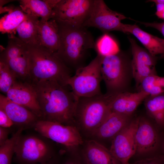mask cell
I'll list each match as a JSON object with an SVG mask.
<instances>
[{"mask_svg": "<svg viewBox=\"0 0 164 164\" xmlns=\"http://www.w3.org/2000/svg\"><path fill=\"white\" fill-rule=\"evenodd\" d=\"M42 114L41 119L74 125L78 98L67 86L54 80L31 83Z\"/></svg>", "mask_w": 164, "mask_h": 164, "instance_id": "6da1fadb", "label": "cell"}, {"mask_svg": "<svg viewBox=\"0 0 164 164\" xmlns=\"http://www.w3.org/2000/svg\"><path fill=\"white\" fill-rule=\"evenodd\" d=\"M57 22L60 44L54 53L67 67L76 71L85 66L89 50L95 49L93 37L86 27H74Z\"/></svg>", "mask_w": 164, "mask_h": 164, "instance_id": "7a4b0ae2", "label": "cell"}, {"mask_svg": "<svg viewBox=\"0 0 164 164\" xmlns=\"http://www.w3.org/2000/svg\"><path fill=\"white\" fill-rule=\"evenodd\" d=\"M29 82L56 81L67 86L72 70L54 53L38 45H27Z\"/></svg>", "mask_w": 164, "mask_h": 164, "instance_id": "3957f363", "label": "cell"}, {"mask_svg": "<svg viewBox=\"0 0 164 164\" xmlns=\"http://www.w3.org/2000/svg\"><path fill=\"white\" fill-rule=\"evenodd\" d=\"M131 62L120 51L114 54L101 56V71L106 87L105 96L111 97L126 91L130 74L132 75Z\"/></svg>", "mask_w": 164, "mask_h": 164, "instance_id": "277c9868", "label": "cell"}, {"mask_svg": "<svg viewBox=\"0 0 164 164\" xmlns=\"http://www.w3.org/2000/svg\"><path fill=\"white\" fill-rule=\"evenodd\" d=\"M111 112L109 98L105 94L80 97L76 105L75 123L86 134L92 136Z\"/></svg>", "mask_w": 164, "mask_h": 164, "instance_id": "5b68a950", "label": "cell"}, {"mask_svg": "<svg viewBox=\"0 0 164 164\" xmlns=\"http://www.w3.org/2000/svg\"><path fill=\"white\" fill-rule=\"evenodd\" d=\"M37 133L21 135L19 137L15 153L18 164L44 163L59 152L56 151L54 142Z\"/></svg>", "mask_w": 164, "mask_h": 164, "instance_id": "8992f818", "label": "cell"}, {"mask_svg": "<svg viewBox=\"0 0 164 164\" xmlns=\"http://www.w3.org/2000/svg\"><path fill=\"white\" fill-rule=\"evenodd\" d=\"M101 58V56L97 54L88 64L77 70L75 74L67 81L66 85L70 87L78 98L102 94L100 87L102 80Z\"/></svg>", "mask_w": 164, "mask_h": 164, "instance_id": "52a82bcc", "label": "cell"}, {"mask_svg": "<svg viewBox=\"0 0 164 164\" xmlns=\"http://www.w3.org/2000/svg\"><path fill=\"white\" fill-rule=\"evenodd\" d=\"M33 128L37 133L64 147L67 151L74 150L84 143L79 130L74 125L39 119Z\"/></svg>", "mask_w": 164, "mask_h": 164, "instance_id": "ba28073f", "label": "cell"}, {"mask_svg": "<svg viewBox=\"0 0 164 164\" xmlns=\"http://www.w3.org/2000/svg\"><path fill=\"white\" fill-rule=\"evenodd\" d=\"M160 128L145 117H139L135 135V155L143 156L149 154H162L164 139Z\"/></svg>", "mask_w": 164, "mask_h": 164, "instance_id": "9c48e42d", "label": "cell"}, {"mask_svg": "<svg viewBox=\"0 0 164 164\" xmlns=\"http://www.w3.org/2000/svg\"><path fill=\"white\" fill-rule=\"evenodd\" d=\"M94 2V0H60L53 9L52 19L72 27H83Z\"/></svg>", "mask_w": 164, "mask_h": 164, "instance_id": "30bf717a", "label": "cell"}, {"mask_svg": "<svg viewBox=\"0 0 164 164\" xmlns=\"http://www.w3.org/2000/svg\"><path fill=\"white\" fill-rule=\"evenodd\" d=\"M127 18L123 15L110 9L103 0H94L90 15L83 27H93L104 34L112 31L122 32V20Z\"/></svg>", "mask_w": 164, "mask_h": 164, "instance_id": "8fae6325", "label": "cell"}, {"mask_svg": "<svg viewBox=\"0 0 164 164\" xmlns=\"http://www.w3.org/2000/svg\"><path fill=\"white\" fill-rule=\"evenodd\" d=\"M139 117L132 119L112 140L110 150L121 164H130V159L135 155V135Z\"/></svg>", "mask_w": 164, "mask_h": 164, "instance_id": "7c38bea8", "label": "cell"}, {"mask_svg": "<svg viewBox=\"0 0 164 164\" xmlns=\"http://www.w3.org/2000/svg\"><path fill=\"white\" fill-rule=\"evenodd\" d=\"M128 39L132 55L131 62L132 76L137 88L144 78L157 74L155 66L157 58L138 45L134 39L129 37Z\"/></svg>", "mask_w": 164, "mask_h": 164, "instance_id": "4fadbf2b", "label": "cell"}, {"mask_svg": "<svg viewBox=\"0 0 164 164\" xmlns=\"http://www.w3.org/2000/svg\"><path fill=\"white\" fill-rule=\"evenodd\" d=\"M6 95L10 100L26 108L41 119L42 112L36 92L30 82L17 79Z\"/></svg>", "mask_w": 164, "mask_h": 164, "instance_id": "5bb4252c", "label": "cell"}, {"mask_svg": "<svg viewBox=\"0 0 164 164\" xmlns=\"http://www.w3.org/2000/svg\"><path fill=\"white\" fill-rule=\"evenodd\" d=\"M0 108L6 113L13 123L19 128L24 130L33 128L39 118L26 108L15 103L6 96L0 94Z\"/></svg>", "mask_w": 164, "mask_h": 164, "instance_id": "9a60e30c", "label": "cell"}, {"mask_svg": "<svg viewBox=\"0 0 164 164\" xmlns=\"http://www.w3.org/2000/svg\"><path fill=\"white\" fill-rule=\"evenodd\" d=\"M149 96L142 91L132 93L126 91L108 97L111 111L125 115H132L138 106Z\"/></svg>", "mask_w": 164, "mask_h": 164, "instance_id": "2e32d148", "label": "cell"}, {"mask_svg": "<svg viewBox=\"0 0 164 164\" xmlns=\"http://www.w3.org/2000/svg\"><path fill=\"white\" fill-rule=\"evenodd\" d=\"M79 153L84 164H121L110 150L94 139L86 141Z\"/></svg>", "mask_w": 164, "mask_h": 164, "instance_id": "e0dca14e", "label": "cell"}, {"mask_svg": "<svg viewBox=\"0 0 164 164\" xmlns=\"http://www.w3.org/2000/svg\"><path fill=\"white\" fill-rule=\"evenodd\" d=\"M132 116L111 112L91 136L98 139L112 140L131 121Z\"/></svg>", "mask_w": 164, "mask_h": 164, "instance_id": "ac0fdd59", "label": "cell"}, {"mask_svg": "<svg viewBox=\"0 0 164 164\" xmlns=\"http://www.w3.org/2000/svg\"><path fill=\"white\" fill-rule=\"evenodd\" d=\"M122 32L134 36L152 55L164 58V39L145 31L136 24H124Z\"/></svg>", "mask_w": 164, "mask_h": 164, "instance_id": "d6986e66", "label": "cell"}, {"mask_svg": "<svg viewBox=\"0 0 164 164\" xmlns=\"http://www.w3.org/2000/svg\"><path fill=\"white\" fill-rule=\"evenodd\" d=\"M39 45L53 53L58 50L60 44L59 27L56 20L52 19L48 21L39 20L38 25Z\"/></svg>", "mask_w": 164, "mask_h": 164, "instance_id": "ffe728a7", "label": "cell"}, {"mask_svg": "<svg viewBox=\"0 0 164 164\" xmlns=\"http://www.w3.org/2000/svg\"><path fill=\"white\" fill-rule=\"evenodd\" d=\"M60 0H21L19 6L26 14L40 18L43 21L53 18V10Z\"/></svg>", "mask_w": 164, "mask_h": 164, "instance_id": "44dd1931", "label": "cell"}, {"mask_svg": "<svg viewBox=\"0 0 164 164\" xmlns=\"http://www.w3.org/2000/svg\"><path fill=\"white\" fill-rule=\"evenodd\" d=\"M0 60L8 65L17 79L29 81L27 45L25 49L11 54L5 58H0Z\"/></svg>", "mask_w": 164, "mask_h": 164, "instance_id": "7402d4cb", "label": "cell"}, {"mask_svg": "<svg viewBox=\"0 0 164 164\" xmlns=\"http://www.w3.org/2000/svg\"><path fill=\"white\" fill-rule=\"evenodd\" d=\"M39 17L26 14L24 20L17 28L18 38L28 45H39L38 25Z\"/></svg>", "mask_w": 164, "mask_h": 164, "instance_id": "603a6c76", "label": "cell"}, {"mask_svg": "<svg viewBox=\"0 0 164 164\" xmlns=\"http://www.w3.org/2000/svg\"><path fill=\"white\" fill-rule=\"evenodd\" d=\"M148 115L161 128H164V92L149 96L144 101Z\"/></svg>", "mask_w": 164, "mask_h": 164, "instance_id": "cb8c5ba5", "label": "cell"}, {"mask_svg": "<svg viewBox=\"0 0 164 164\" xmlns=\"http://www.w3.org/2000/svg\"><path fill=\"white\" fill-rule=\"evenodd\" d=\"M26 16L19 6H12L8 13L0 19V31L2 34H15L16 30Z\"/></svg>", "mask_w": 164, "mask_h": 164, "instance_id": "d4e9b609", "label": "cell"}, {"mask_svg": "<svg viewBox=\"0 0 164 164\" xmlns=\"http://www.w3.org/2000/svg\"><path fill=\"white\" fill-rule=\"evenodd\" d=\"M137 88L138 91L146 93L149 96L161 94L164 92V77L157 74L149 75L142 81Z\"/></svg>", "mask_w": 164, "mask_h": 164, "instance_id": "484cf974", "label": "cell"}, {"mask_svg": "<svg viewBox=\"0 0 164 164\" xmlns=\"http://www.w3.org/2000/svg\"><path fill=\"white\" fill-rule=\"evenodd\" d=\"M24 129L19 128L12 137L0 146V164H11L17 140Z\"/></svg>", "mask_w": 164, "mask_h": 164, "instance_id": "4316f807", "label": "cell"}, {"mask_svg": "<svg viewBox=\"0 0 164 164\" xmlns=\"http://www.w3.org/2000/svg\"><path fill=\"white\" fill-rule=\"evenodd\" d=\"M97 53L101 56H106L117 53L119 51L115 41L107 34H104L95 43Z\"/></svg>", "mask_w": 164, "mask_h": 164, "instance_id": "83f0119b", "label": "cell"}, {"mask_svg": "<svg viewBox=\"0 0 164 164\" xmlns=\"http://www.w3.org/2000/svg\"><path fill=\"white\" fill-rule=\"evenodd\" d=\"M17 79L15 75L8 65L0 60L1 92L6 94Z\"/></svg>", "mask_w": 164, "mask_h": 164, "instance_id": "f1b7e54d", "label": "cell"}, {"mask_svg": "<svg viewBox=\"0 0 164 164\" xmlns=\"http://www.w3.org/2000/svg\"><path fill=\"white\" fill-rule=\"evenodd\" d=\"M61 164H84L79 153L74 150L65 151L63 154Z\"/></svg>", "mask_w": 164, "mask_h": 164, "instance_id": "f546056e", "label": "cell"}, {"mask_svg": "<svg viewBox=\"0 0 164 164\" xmlns=\"http://www.w3.org/2000/svg\"><path fill=\"white\" fill-rule=\"evenodd\" d=\"M133 164H164V156L162 154L154 156L137 161Z\"/></svg>", "mask_w": 164, "mask_h": 164, "instance_id": "4dcf8cb0", "label": "cell"}, {"mask_svg": "<svg viewBox=\"0 0 164 164\" xmlns=\"http://www.w3.org/2000/svg\"><path fill=\"white\" fill-rule=\"evenodd\" d=\"M14 125L5 111L0 108V127L5 128H10Z\"/></svg>", "mask_w": 164, "mask_h": 164, "instance_id": "1f68e13d", "label": "cell"}, {"mask_svg": "<svg viewBox=\"0 0 164 164\" xmlns=\"http://www.w3.org/2000/svg\"><path fill=\"white\" fill-rule=\"evenodd\" d=\"M147 27L154 28L159 31L164 37V22H139Z\"/></svg>", "mask_w": 164, "mask_h": 164, "instance_id": "d6a6232c", "label": "cell"}, {"mask_svg": "<svg viewBox=\"0 0 164 164\" xmlns=\"http://www.w3.org/2000/svg\"><path fill=\"white\" fill-rule=\"evenodd\" d=\"M9 128H5L0 127V146L3 144L8 139L10 133Z\"/></svg>", "mask_w": 164, "mask_h": 164, "instance_id": "836d02e7", "label": "cell"}, {"mask_svg": "<svg viewBox=\"0 0 164 164\" xmlns=\"http://www.w3.org/2000/svg\"><path fill=\"white\" fill-rule=\"evenodd\" d=\"M63 153L60 152L55 156L44 163H34L25 164H61Z\"/></svg>", "mask_w": 164, "mask_h": 164, "instance_id": "e575fe53", "label": "cell"}, {"mask_svg": "<svg viewBox=\"0 0 164 164\" xmlns=\"http://www.w3.org/2000/svg\"><path fill=\"white\" fill-rule=\"evenodd\" d=\"M156 6L155 15L159 18L164 20V4L155 2Z\"/></svg>", "mask_w": 164, "mask_h": 164, "instance_id": "d590c367", "label": "cell"}, {"mask_svg": "<svg viewBox=\"0 0 164 164\" xmlns=\"http://www.w3.org/2000/svg\"><path fill=\"white\" fill-rule=\"evenodd\" d=\"M12 0H0V8L2 7V6L6 3L11 2Z\"/></svg>", "mask_w": 164, "mask_h": 164, "instance_id": "8d00e7d4", "label": "cell"}, {"mask_svg": "<svg viewBox=\"0 0 164 164\" xmlns=\"http://www.w3.org/2000/svg\"><path fill=\"white\" fill-rule=\"evenodd\" d=\"M147 2H152L154 3L158 2L164 4V0H148Z\"/></svg>", "mask_w": 164, "mask_h": 164, "instance_id": "74e56055", "label": "cell"}, {"mask_svg": "<svg viewBox=\"0 0 164 164\" xmlns=\"http://www.w3.org/2000/svg\"><path fill=\"white\" fill-rule=\"evenodd\" d=\"M162 154L164 156V139L162 147Z\"/></svg>", "mask_w": 164, "mask_h": 164, "instance_id": "f35d334b", "label": "cell"}]
</instances>
